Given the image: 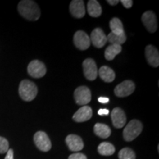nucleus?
Masks as SVG:
<instances>
[{
    "label": "nucleus",
    "instance_id": "nucleus-1",
    "mask_svg": "<svg viewBox=\"0 0 159 159\" xmlns=\"http://www.w3.org/2000/svg\"><path fill=\"white\" fill-rule=\"evenodd\" d=\"M18 11L21 16L29 21H37L41 16V11L39 6L34 1H21L18 5Z\"/></svg>",
    "mask_w": 159,
    "mask_h": 159
},
{
    "label": "nucleus",
    "instance_id": "nucleus-2",
    "mask_svg": "<svg viewBox=\"0 0 159 159\" xmlns=\"http://www.w3.org/2000/svg\"><path fill=\"white\" fill-rule=\"evenodd\" d=\"M19 94L23 100L27 102L33 100L38 94L36 85L28 80H24L20 83Z\"/></svg>",
    "mask_w": 159,
    "mask_h": 159
},
{
    "label": "nucleus",
    "instance_id": "nucleus-3",
    "mask_svg": "<svg viewBox=\"0 0 159 159\" xmlns=\"http://www.w3.org/2000/svg\"><path fill=\"white\" fill-rule=\"evenodd\" d=\"M143 129L142 123L137 119H133L123 130V137L126 142H131L141 134Z\"/></svg>",
    "mask_w": 159,
    "mask_h": 159
},
{
    "label": "nucleus",
    "instance_id": "nucleus-4",
    "mask_svg": "<svg viewBox=\"0 0 159 159\" xmlns=\"http://www.w3.org/2000/svg\"><path fill=\"white\" fill-rule=\"evenodd\" d=\"M75 100L77 105L84 106L90 102L91 93L90 89L86 86H80L75 89L74 93Z\"/></svg>",
    "mask_w": 159,
    "mask_h": 159
},
{
    "label": "nucleus",
    "instance_id": "nucleus-5",
    "mask_svg": "<svg viewBox=\"0 0 159 159\" xmlns=\"http://www.w3.org/2000/svg\"><path fill=\"white\" fill-rule=\"evenodd\" d=\"M27 72L34 78H41L46 75L47 69L41 61L39 60H34L29 63L27 66Z\"/></svg>",
    "mask_w": 159,
    "mask_h": 159
},
{
    "label": "nucleus",
    "instance_id": "nucleus-6",
    "mask_svg": "<svg viewBox=\"0 0 159 159\" xmlns=\"http://www.w3.org/2000/svg\"><path fill=\"white\" fill-rule=\"evenodd\" d=\"M34 142L40 150L48 152L52 148V144L49 136L43 131H38L34 135Z\"/></svg>",
    "mask_w": 159,
    "mask_h": 159
},
{
    "label": "nucleus",
    "instance_id": "nucleus-7",
    "mask_svg": "<svg viewBox=\"0 0 159 159\" xmlns=\"http://www.w3.org/2000/svg\"><path fill=\"white\" fill-rule=\"evenodd\" d=\"M83 68L85 78L91 81L96 80L98 75V70L94 60L91 58L85 59L83 63Z\"/></svg>",
    "mask_w": 159,
    "mask_h": 159
},
{
    "label": "nucleus",
    "instance_id": "nucleus-8",
    "mask_svg": "<svg viewBox=\"0 0 159 159\" xmlns=\"http://www.w3.org/2000/svg\"><path fill=\"white\" fill-rule=\"evenodd\" d=\"M135 84L131 80H125L115 87L114 94L118 97H125L134 93Z\"/></svg>",
    "mask_w": 159,
    "mask_h": 159
},
{
    "label": "nucleus",
    "instance_id": "nucleus-9",
    "mask_svg": "<svg viewBox=\"0 0 159 159\" xmlns=\"http://www.w3.org/2000/svg\"><path fill=\"white\" fill-rule=\"evenodd\" d=\"M73 41L75 47L80 50H85L91 45L90 38L83 30H78L75 33Z\"/></svg>",
    "mask_w": 159,
    "mask_h": 159
},
{
    "label": "nucleus",
    "instance_id": "nucleus-10",
    "mask_svg": "<svg viewBox=\"0 0 159 159\" xmlns=\"http://www.w3.org/2000/svg\"><path fill=\"white\" fill-rule=\"evenodd\" d=\"M142 23L144 27L151 33H153L157 30L156 16L152 11H148L143 13L142 16Z\"/></svg>",
    "mask_w": 159,
    "mask_h": 159
},
{
    "label": "nucleus",
    "instance_id": "nucleus-11",
    "mask_svg": "<svg viewBox=\"0 0 159 159\" xmlns=\"http://www.w3.org/2000/svg\"><path fill=\"white\" fill-rule=\"evenodd\" d=\"M90 40L92 42V44L97 48H102L108 41L107 36L105 35V33L102 29L99 28V27L95 28L91 32Z\"/></svg>",
    "mask_w": 159,
    "mask_h": 159
},
{
    "label": "nucleus",
    "instance_id": "nucleus-12",
    "mask_svg": "<svg viewBox=\"0 0 159 159\" xmlns=\"http://www.w3.org/2000/svg\"><path fill=\"white\" fill-rule=\"evenodd\" d=\"M111 120L116 128H122L126 124V115L125 111L120 108H115L111 112Z\"/></svg>",
    "mask_w": 159,
    "mask_h": 159
},
{
    "label": "nucleus",
    "instance_id": "nucleus-13",
    "mask_svg": "<svg viewBox=\"0 0 159 159\" xmlns=\"http://www.w3.org/2000/svg\"><path fill=\"white\" fill-rule=\"evenodd\" d=\"M145 56L149 64L152 67H158L159 66L158 50L154 46L148 45L145 48Z\"/></svg>",
    "mask_w": 159,
    "mask_h": 159
},
{
    "label": "nucleus",
    "instance_id": "nucleus-14",
    "mask_svg": "<svg viewBox=\"0 0 159 159\" xmlns=\"http://www.w3.org/2000/svg\"><path fill=\"white\" fill-rule=\"evenodd\" d=\"M66 142L69 150L73 152H77L83 150L84 144L80 137L75 134H70L66 138Z\"/></svg>",
    "mask_w": 159,
    "mask_h": 159
},
{
    "label": "nucleus",
    "instance_id": "nucleus-15",
    "mask_svg": "<svg viewBox=\"0 0 159 159\" xmlns=\"http://www.w3.org/2000/svg\"><path fill=\"white\" fill-rule=\"evenodd\" d=\"M69 11L71 14L75 18L80 19L85 14L84 2L82 0H73L69 5Z\"/></svg>",
    "mask_w": 159,
    "mask_h": 159
},
{
    "label": "nucleus",
    "instance_id": "nucleus-16",
    "mask_svg": "<svg viewBox=\"0 0 159 159\" xmlns=\"http://www.w3.org/2000/svg\"><path fill=\"white\" fill-rule=\"evenodd\" d=\"M92 109L91 107L84 105L73 115V119L76 122H86L92 117Z\"/></svg>",
    "mask_w": 159,
    "mask_h": 159
},
{
    "label": "nucleus",
    "instance_id": "nucleus-17",
    "mask_svg": "<svg viewBox=\"0 0 159 159\" xmlns=\"http://www.w3.org/2000/svg\"><path fill=\"white\" fill-rule=\"evenodd\" d=\"M98 75L104 82L111 83L115 80L116 75L114 71L107 66H103L99 69Z\"/></svg>",
    "mask_w": 159,
    "mask_h": 159
},
{
    "label": "nucleus",
    "instance_id": "nucleus-18",
    "mask_svg": "<svg viewBox=\"0 0 159 159\" xmlns=\"http://www.w3.org/2000/svg\"><path fill=\"white\" fill-rule=\"evenodd\" d=\"M94 134L97 136L102 139H107L111 136V130L108 125L102 124V123H97L94 127Z\"/></svg>",
    "mask_w": 159,
    "mask_h": 159
},
{
    "label": "nucleus",
    "instance_id": "nucleus-19",
    "mask_svg": "<svg viewBox=\"0 0 159 159\" xmlns=\"http://www.w3.org/2000/svg\"><path fill=\"white\" fill-rule=\"evenodd\" d=\"M87 10L90 16L99 17L102 14V7L96 0H90L87 4Z\"/></svg>",
    "mask_w": 159,
    "mask_h": 159
},
{
    "label": "nucleus",
    "instance_id": "nucleus-20",
    "mask_svg": "<svg viewBox=\"0 0 159 159\" xmlns=\"http://www.w3.org/2000/svg\"><path fill=\"white\" fill-rule=\"evenodd\" d=\"M109 26L111 30V33L115 35H119L125 33L122 21L118 18H113L110 21Z\"/></svg>",
    "mask_w": 159,
    "mask_h": 159
},
{
    "label": "nucleus",
    "instance_id": "nucleus-21",
    "mask_svg": "<svg viewBox=\"0 0 159 159\" xmlns=\"http://www.w3.org/2000/svg\"><path fill=\"white\" fill-rule=\"evenodd\" d=\"M122 51V46L111 44L108 47L105 51V57L108 61H112L119 53Z\"/></svg>",
    "mask_w": 159,
    "mask_h": 159
},
{
    "label": "nucleus",
    "instance_id": "nucleus-22",
    "mask_svg": "<svg viewBox=\"0 0 159 159\" xmlns=\"http://www.w3.org/2000/svg\"><path fill=\"white\" fill-rule=\"evenodd\" d=\"M97 151L102 156H111L115 152V148L112 144L109 142H102L98 146Z\"/></svg>",
    "mask_w": 159,
    "mask_h": 159
},
{
    "label": "nucleus",
    "instance_id": "nucleus-23",
    "mask_svg": "<svg viewBox=\"0 0 159 159\" xmlns=\"http://www.w3.org/2000/svg\"><path fill=\"white\" fill-rule=\"evenodd\" d=\"M127 37L125 33L122 35H115L114 33H110L107 36V40L109 43H111V44H116V45H121L122 43H124L126 41Z\"/></svg>",
    "mask_w": 159,
    "mask_h": 159
},
{
    "label": "nucleus",
    "instance_id": "nucleus-24",
    "mask_svg": "<svg viewBox=\"0 0 159 159\" xmlns=\"http://www.w3.org/2000/svg\"><path fill=\"white\" fill-rule=\"evenodd\" d=\"M119 159H136V154L130 148H125L121 150L119 152Z\"/></svg>",
    "mask_w": 159,
    "mask_h": 159
},
{
    "label": "nucleus",
    "instance_id": "nucleus-25",
    "mask_svg": "<svg viewBox=\"0 0 159 159\" xmlns=\"http://www.w3.org/2000/svg\"><path fill=\"white\" fill-rule=\"evenodd\" d=\"M9 150V143L4 137L0 136V153H5Z\"/></svg>",
    "mask_w": 159,
    "mask_h": 159
},
{
    "label": "nucleus",
    "instance_id": "nucleus-26",
    "mask_svg": "<svg viewBox=\"0 0 159 159\" xmlns=\"http://www.w3.org/2000/svg\"><path fill=\"white\" fill-rule=\"evenodd\" d=\"M68 159H87V158L84 154L80 153V152H77V153L70 155Z\"/></svg>",
    "mask_w": 159,
    "mask_h": 159
},
{
    "label": "nucleus",
    "instance_id": "nucleus-27",
    "mask_svg": "<svg viewBox=\"0 0 159 159\" xmlns=\"http://www.w3.org/2000/svg\"><path fill=\"white\" fill-rule=\"evenodd\" d=\"M121 3L122 4L123 6L126 8H130L133 6V1L132 0H122L121 1Z\"/></svg>",
    "mask_w": 159,
    "mask_h": 159
},
{
    "label": "nucleus",
    "instance_id": "nucleus-28",
    "mask_svg": "<svg viewBox=\"0 0 159 159\" xmlns=\"http://www.w3.org/2000/svg\"><path fill=\"white\" fill-rule=\"evenodd\" d=\"M98 114L99 116H107L109 114V111L107 108H100L98 111Z\"/></svg>",
    "mask_w": 159,
    "mask_h": 159
},
{
    "label": "nucleus",
    "instance_id": "nucleus-29",
    "mask_svg": "<svg viewBox=\"0 0 159 159\" xmlns=\"http://www.w3.org/2000/svg\"><path fill=\"white\" fill-rule=\"evenodd\" d=\"M5 159H13V150L12 149H9L7 150Z\"/></svg>",
    "mask_w": 159,
    "mask_h": 159
},
{
    "label": "nucleus",
    "instance_id": "nucleus-30",
    "mask_svg": "<svg viewBox=\"0 0 159 159\" xmlns=\"http://www.w3.org/2000/svg\"><path fill=\"white\" fill-rule=\"evenodd\" d=\"M99 102L103 103V104H106L109 102V98L108 97H100L98 98Z\"/></svg>",
    "mask_w": 159,
    "mask_h": 159
},
{
    "label": "nucleus",
    "instance_id": "nucleus-31",
    "mask_svg": "<svg viewBox=\"0 0 159 159\" xmlns=\"http://www.w3.org/2000/svg\"><path fill=\"white\" fill-rule=\"evenodd\" d=\"M107 2L111 5H116L119 2V1H118V0H108Z\"/></svg>",
    "mask_w": 159,
    "mask_h": 159
}]
</instances>
